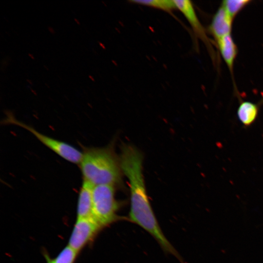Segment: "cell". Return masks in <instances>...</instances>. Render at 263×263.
<instances>
[{
  "mask_svg": "<svg viewBox=\"0 0 263 263\" xmlns=\"http://www.w3.org/2000/svg\"><path fill=\"white\" fill-rule=\"evenodd\" d=\"M142 163L143 156L137 149L131 145L122 146L120 164L122 171L129 181V219L151 234L165 251L182 261L164 235L154 215L146 192Z\"/></svg>",
  "mask_w": 263,
  "mask_h": 263,
  "instance_id": "6da1fadb",
  "label": "cell"
},
{
  "mask_svg": "<svg viewBox=\"0 0 263 263\" xmlns=\"http://www.w3.org/2000/svg\"><path fill=\"white\" fill-rule=\"evenodd\" d=\"M79 166L83 180L93 186H115L121 180V166L109 147H82Z\"/></svg>",
  "mask_w": 263,
  "mask_h": 263,
  "instance_id": "7a4b0ae2",
  "label": "cell"
},
{
  "mask_svg": "<svg viewBox=\"0 0 263 263\" xmlns=\"http://www.w3.org/2000/svg\"><path fill=\"white\" fill-rule=\"evenodd\" d=\"M92 217L103 227L118 220V204L115 198L114 186H93Z\"/></svg>",
  "mask_w": 263,
  "mask_h": 263,
  "instance_id": "3957f363",
  "label": "cell"
},
{
  "mask_svg": "<svg viewBox=\"0 0 263 263\" xmlns=\"http://www.w3.org/2000/svg\"><path fill=\"white\" fill-rule=\"evenodd\" d=\"M3 122L4 124L16 125L26 130L42 144L65 160L76 164H79L80 162L82 151L69 144L39 132L32 126L17 119L12 113H6V116Z\"/></svg>",
  "mask_w": 263,
  "mask_h": 263,
  "instance_id": "277c9868",
  "label": "cell"
},
{
  "mask_svg": "<svg viewBox=\"0 0 263 263\" xmlns=\"http://www.w3.org/2000/svg\"><path fill=\"white\" fill-rule=\"evenodd\" d=\"M102 228L92 216L76 219L68 245L79 253L93 241Z\"/></svg>",
  "mask_w": 263,
  "mask_h": 263,
  "instance_id": "5b68a950",
  "label": "cell"
},
{
  "mask_svg": "<svg viewBox=\"0 0 263 263\" xmlns=\"http://www.w3.org/2000/svg\"><path fill=\"white\" fill-rule=\"evenodd\" d=\"M233 20L221 5L213 16L208 27L209 31L216 41L231 34Z\"/></svg>",
  "mask_w": 263,
  "mask_h": 263,
  "instance_id": "8992f818",
  "label": "cell"
},
{
  "mask_svg": "<svg viewBox=\"0 0 263 263\" xmlns=\"http://www.w3.org/2000/svg\"><path fill=\"white\" fill-rule=\"evenodd\" d=\"M176 8L178 9L187 19L195 34L205 43L208 44V39L200 23L193 4L188 0H174Z\"/></svg>",
  "mask_w": 263,
  "mask_h": 263,
  "instance_id": "52a82bcc",
  "label": "cell"
},
{
  "mask_svg": "<svg viewBox=\"0 0 263 263\" xmlns=\"http://www.w3.org/2000/svg\"><path fill=\"white\" fill-rule=\"evenodd\" d=\"M93 188V185L83 180L78 196L76 219L92 216Z\"/></svg>",
  "mask_w": 263,
  "mask_h": 263,
  "instance_id": "ba28073f",
  "label": "cell"
},
{
  "mask_svg": "<svg viewBox=\"0 0 263 263\" xmlns=\"http://www.w3.org/2000/svg\"><path fill=\"white\" fill-rule=\"evenodd\" d=\"M219 52L231 75L233 73L235 59L238 54V48L231 34L216 40Z\"/></svg>",
  "mask_w": 263,
  "mask_h": 263,
  "instance_id": "9c48e42d",
  "label": "cell"
},
{
  "mask_svg": "<svg viewBox=\"0 0 263 263\" xmlns=\"http://www.w3.org/2000/svg\"><path fill=\"white\" fill-rule=\"evenodd\" d=\"M261 104L241 101L237 110V116L244 127H249L256 120Z\"/></svg>",
  "mask_w": 263,
  "mask_h": 263,
  "instance_id": "30bf717a",
  "label": "cell"
},
{
  "mask_svg": "<svg viewBox=\"0 0 263 263\" xmlns=\"http://www.w3.org/2000/svg\"><path fill=\"white\" fill-rule=\"evenodd\" d=\"M251 1L249 0H225L222 1L221 5L233 19Z\"/></svg>",
  "mask_w": 263,
  "mask_h": 263,
  "instance_id": "8fae6325",
  "label": "cell"
},
{
  "mask_svg": "<svg viewBox=\"0 0 263 263\" xmlns=\"http://www.w3.org/2000/svg\"><path fill=\"white\" fill-rule=\"evenodd\" d=\"M132 2L159 8L165 11H171L176 8L174 1L171 0H134Z\"/></svg>",
  "mask_w": 263,
  "mask_h": 263,
  "instance_id": "7c38bea8",
  "label": "cell"
},
{
  "mask_svg": "<svg viewBox=\"0 0 263 263\" xmlns=\"http://www.w3.org/2000/svg\"><path fill=\"white\" fill-rule=\"evenodd\" d=\"M78 254L77 252L67 245L53 259V263H74Z\"/></svg>",
  "mask_w": 263,
  "mask_h": 263,
  "instance_id": "4fadbf2b",
  "label": "cell"
},
{
  "mask_svg": "<svg viewBox=\"0 0 263 263\" xmlns=\"http://www.w3.org/2000/svg\"><path fill=\"white\" fill-rule=\"evenodd\" d=\"M44 253V257L46 259L47 263H53V259L50 258V256L47 253Z\"/></svg>",
  "mask_w": 263,
  "mask_h": 263,
  "instance_id": "5bb4252c",
  "label": "cell"
},
{
  "mask_svg": "<svg viewBox=\"0 0 263 263\" xmlns=\"http://www.w3.org/2000/svg\"><path fill=\"white\" fill-rule=\"evenodd\" d=\"M48 29L51 34H54L55 33L54 29L52 27H48Z\"/></svg>",
  "mask_w": 263,
  "mask_h": 263,
  "instance_id": "9a60e30c",
  "label": "cell"
},
{
  "mask_svg": "<svg viewBox=\"0 0 263 263\" xmlns=\"http://www.w3.org/2000/svg\"><path fill=\"white\" fill-rule=\"evenodd\" d=\"M74 20L78 25H80V22L77 19L74 18Z\"/></svg>",
  "mask_w": 263,
  "mask_h": 263,
  "instance_id": "2e32d148",
  "label": "cell"
},
{
  "mask_svg": "<svg viewBox=\"0 0 263 263\" xmlns=\"http://www.w3.org/2000/svg\"><path fill=\"white\" fill-rule=\"evenodd\" d=\"M28 56H29L32 59H34L35 58H34V56H33L32 54H30V53H28Z\"/></svg>",
  "mask_w": 263,
  "mask_h": 263,
  "instance_id": "e0dca14e",
  "label": "cell"
},
{
  "mask_svg": "<svg viewBox=\"0 0 263 263\" xmlns=\"http://www.w3.org/2000/svg\"><path fill=\"white\" fill-rule=\"evenodd\" d=\"M89 78H90L91 80H92V81H94V78L93 77V76H92L91 75H89Z\"/></svg>",
  "mask_w": 263,
  "mask_h": 263,
  "instance_id": "ac0fdd59",
  "label": "cell"
},
{
  "mask_svg": "<svg viewBox=\"0 0 263 263\" xmlns=\"http://www.w3.org/2000/svg\"><path fill=\"white\" fill-rule=\"evenodd\" d=\"M27 81L31 85H33V83L32 82V81H31L29 79H27Z\"/></svg>",
  "mask_w": 263,
  "mask_h": 263,
  "instance_id": "d6986e66",
  "label": "cell"
},
{
  "mask_svg": "<svg viewBox=\"0 0 263 263\" xmlns=\"http://www.w3.org/2000/svg\"><path fill=\"white\" fill-rule=\"evenodd\" d=\"M30 90L33 93H34V94H36V92L35 91H34L33 89H30Z\"/></svg>",
  "mask_w": 263,
  "mask_h": 263,
  "instance_id": "ffe728a7",
  "label": "cell"
},
{
  "mask_svg": "<svg viewBox=\"0 0 263 263\" xmlns=\"http://www.w3.org/2000/svg\"><path fill=\"white\" fill-rule=\"evenodd\" d=\"M44 67H45V68H46V69H47V70H48V68H47V67H46L45 66H44Z\"/></svg>",
  "mask_w": 263,
  "mask_h": 263,
  "instance_id": "44dd1931",
  "label": "cell"
}]
</instances>
